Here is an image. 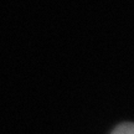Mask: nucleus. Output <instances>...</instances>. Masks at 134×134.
Wrapping results in <instances>:
<instances>
[{"label":"nucleus","instance_id":"nucleus-1","mask_svg":"<svg viewBox=\"0 0 134 134\" xmlns=\"http://www.w3.org/2000/svg\"><path fill=\"white\" fill-rule=\"evenodd\" d=\"M112 134H134V123H124L118 125Z\"/></svg>","mask_w":134,"mask_h":134}]
</instances>
